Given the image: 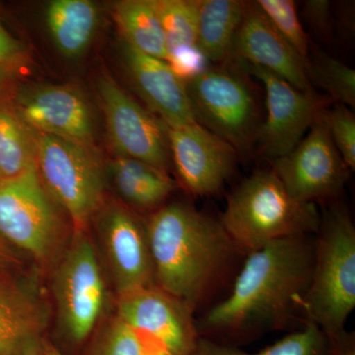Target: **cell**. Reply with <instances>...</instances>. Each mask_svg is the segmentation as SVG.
I'll return each mask as SVG.
<instances>
[{"label":"cell","mask_w":355,"mask_h":355,"mask_svg":"<svg viewBox=\"0 0 355 355\" xmlns=\"http://www.w3.org/2000/svg\"><path fill=\"white\" fill-rule=\"evenodd\" d=\"M323 114L291 153L272 160L273 171L292 197L300 202L315 203L335 197L343 190L350 171L336 150Z\"/></svg>","instance_id":"cell-11"},{"label":"cell","mask_w":355,"mask_h":355,"mask_svg":"<svg viewBox=\"0 0 355 355\" xmlns=\"http://www.w3.org/2000/svg\"><path fill=\"white\" fill-rule=\"evenodd\" d=\"M51 39L65 58L83 55L97 29L98 10L89 0H55L46 8Z\"/></svg>","instance_id":"cell-21"},{"label":"cell","mask_w":355,"mask_h":355,"mask_svg":"<svg viewBox=\"0 0 355 355\" xmlns=\"http://www.w3.org/2000/svg\"><path fill=\"white\" fill-rule=\"evenodd\" d=\"M42 338H33L21 345L18 355H44Z\"/></svg>","instance_id":"cell-36"},{"label":"cell","mask_w":355,"mask_h":355,"mask_svg":"<svg viewBox=\"0 0 355 355\" xmlns=\"http://www.w3.org/2000/svg\"><path fill=\"white\" fill-rule=\"evenodd\" d=\"M123 58L133 87L168 128L196 123L186 83L167 62L144 55L127 43L123 46Z\"/></svg>","instance_id":"cell-17"},{"label":"cell","mask_w":355,"mask_h":355,"mask_svg":"<svg viewBox=\"0 0 355 355\" xmlns=\"http://www.w3.org/2000/svg\"><path fill=\"white\" fill-rule=\"evenodd\" d=\"M168 51L197 46L198 0H156Z\"/></svg>","instance_id":"cell-26"},{"label":"cell","mask_w":355,"mask_h":355,"mask_svg":"<svg viewBox=\"0 0 355 355\" xmlns=\"http://www.w3.org/2000/svg\"><path fill=\"white\" fill-rule=\"evenodd\" d=\"M102 266L88 230H73L67 249L51 270L58 329L72 349H83L99 326L107 301Z\"/></svg>","instance_id":"cell-6"},{"label":"cell","mask_w":355,"mask_h":355,"mask_svg":"<svg viewBox=\"0 0 355 355\" xmlns=\"http://www.w3.org/2000/svg\"><path fill=\"white\" fill-rule=\"evenodd\" d=\"M15 272L0 275V355H18L26 340L41 338L48 326V306L36 279Z\"/></svg>","instance_id":"cell-18"},{"label":"cell","mask_w":355,"mask_h":355,"mask_svg":"<svg viewBox=\"0 0 355 355\" xmlns=\"http://www.w3.org/2000/svg\"><path fill=\"white\" fill-rule=\"evenodd\" d=\"M109 171L121 202L137 214L156 211L176 188L167 172L137 159L116 156Z\"/></svg>","instance_id":"cell-19"},{"label":"cell","mask_w":355,"mask_h":355,"mask_svg":"<svg viewBox=\"0 0 355 355\" xmlns=\"http://www.w3.org/2000/svg\"><path fill=\"white\" fill-rule=\"evenodd\" d=\"M37 168V133L10 102L0 104V180L8 181Z\"/></svg>","instance_id":"cell-23"},{"label":"cell","mask_w":355,"mask_h":355,"mask_svg":"<svg viewBox=\"0 0 355 355\" xmlns=\"http://www.w3.org/2000/svg\"><path fill=\"white\" fill-rule=\"evenodd\" d=\"M23 265L22 254L0 236V275L18 272Z\"/></svg>","instance_id":"cell-33"},{"label":"cell","mask_w":355,"mask_h":355,"mask_svg":"<svg viewBox=\"0 0 355 355\" xmlns=\"http://www.w3.org/2000/svg\"><path fill=\"white\" fill-rule=\"evenodd\" d=\"M314 252L304 236L284 238L251 252L225 300L207 313V333L240 338L251 327L270 324L302 307Z\"/></svg>","instance_id":"cell-1"},{"label":"cell","mask_w":355,"mask_h":355,"mask_svg":"<svg viewBox=\"0 0 355 355\" xmlns=\"http://www.w3.org/2000/svg\"><path fill=\"white\" fill-rule=\"evenodd\" d=\"M184 83L196 121L227 141L238 154L247 153L260 127L253 90L241 70L207 67Z\"/></svg>","instance_id":"cell-8"},{"label":"cell","mask_w":355,"mask_h":355,"mask_svg":"<svg viewBox=\"0 0 355 355\" xmlns=\"http://www.w3.org/2000/svg\"><path fill=\"white\" fill-rule=\"evenodd\" d=\"M237 64L258 78L265 87L268 112L256 139L261 153L272 160L286 155L324 113L331 100L315 92L298 90L261 67Z\"/></svg>","instance_id":"cell-10"},{"label":"cell","mask_w":355,"mask_h":355,"mask_svg":"<svg viewBox=\"0 0 355 355\" xmlns=\"http://www.w3.org/2000/svg\"><path fill=\"white\" fill-rule=\"evenodd\" d=\"M257 6L272 27L303 60L309 55V38L292 0H258Z\"/></svg>","instance_id":"cell-28"},{"label":"cell","mask_w":355,"mask_h":355,"mask_svg":"<svg viewBox=\"0 0 355 355\" xmlns=\"http://www.w3.org/2000/svg\"><path fill=\"white\" fill-rule=\"evenodd\" d=\"M81 355H141L139 331L114 315L99 324Z\"/></svg>","instance_id":"cell-27"},{"label":"cell","mask_w":355,"mask_h":355,"mask_svg":"<svg viewBox=\"0 0 355 355\" xmlns=\"http://www.w3.org/2000/svg\"><path fill=\"white\" fill-rule=\"evenodd\" d=\"M16 74L8 70L0 69V104L9 102L12 94Z\"/></svg>","instance_id":"cell-35"},{"label":"cell","mask_w":355,"mask_h":355,"mask_svg":"<svg viewBox=\"0 0 355 355\" xmlns=\"http://www.w3.org/2000/svg\"><path fill=\"white\" fill-rule=\"evenodd\" d=\"M141 340V355H176L166 349L160 340L154 336L139 331Z\"/></svg>","instance_id":"cell-34"},{"label":"cell","mask_w":355,"mask_h":355,"mask_svg":"<svg viewBox=\"0 0 355 355\" xmlns=\"http://www.w3.org/2000/svg\"><path fill=\"white\" fill-rule=\"evenodd\" d=\"M221 225L235 247L249 253L284 239L315 232L316 205L292 197L272 169L248 178L228 198Z\"/></svg>","instance_id":"cell-3"},{"label":"cell","mask_w":355,"mask_h":355,"mask_svg":"<svg viewBox=\"0 0 355 355\" xmlns=\"http://www.w3.org/2000/svg\"><path fill=\"white\" fill-rule=\"evenodd\" d=\"M355 307V229L343 209L324 219L302 308L330 345L343 338Z\"/></svg>","instance_id":"cell-4"},{"label":"cell","mask_w":355,"mask_h":355,"mask_svg":"<svg viewBox=\"0 0 355 355\" xmlns=\"http://www.w3.org/2000/svg\"><path fill=\"white\" fill-rule=\"evenodd\" d=\"M0 182H1V180H0Z\"/></svg>","instance_id":"cell-39"},{"label":"cell","mask_w":355,"mask_h":355,"mask_svg":"<svg viewBox=\"0 0 355 355\" xmlns=\"http://www.w3.org/2000/svg\"><path fill=\"white\" fill-rule=\"evenodd\" d=\"M170 155L184 190L198 197L218 193L234 171L238 153L200 123L167 127Z\"/></svg>","instance_id":"cell-13"},{"label":"cell","mask_w":355,"mask_h":355,"mask_svg":"<svg viewBox=\"0 0 355 355\" xmlns=\"http://www.w3.org/2000/svg\"><path fill=\"white\" fill-rule=\"evenodd\" d=\"M34 132L93 146V121L85 97L71 85L26 89L14 104Z\"/></svg>","instance_id":"cell-15"},{"label":"cell","mask_w":355,"mask_h":355,"mask_svg":"<svg viewBox=\"0 0 355 355\" xmlns=\"http://www.w3.org/2000/svg\"><path fill=\"white\" fill-rule=\"evenodd\" d=\"M114 15L125 43L144 55L167 62L169 51L156 0H123L114 6Z\"/></svg>","instance_id":"cell-22"},{"label":"cell","mask_w":355,"mask_h":355,"mask_svg":"<svg viewBox=\"0 0 355 355\" xmlns=\"http://www.w3.org/2000/svg\"><path fill=\"white\" fill-rule=\"evenodd\" d=\"M331 345V355H355L354 347L347 345L343 340Z\"/></svg>","instance_id":"cell-37"},{"label":"cell","mask_w":355,"mask_h":355,"mask_svg":"<svg viewBox=\"0 0 355 355\" xmlns=\"http://www.w3.org/2000/svg\"><path fill=\"white\" fill-rule=\"evenodd\" d=\"M29 57L23 44L13 38L0 21V69L18 74L26 69Z\"/></svg>","instance_id":"cell-31"},{"label":"cell","mask_w":355,"mask_h":355,"mask_svg":"<svg viewBox=\"0 0 355 355\" xmlns=\"http://www.w3.org/2000/svg\"><path fill=\"white\" fill-rule=\"evenodd\" d=\"M305 70L310 83L323 88L336 104L355 106V71L349 65L324 53L306 58Z\"/></svg>","instance_id":"cell-25"},{"label":"cell","mask_w":355,"mask_h":355,"mask_svg":"<svg viewBox=\"0 0 355 355\" xmlns=\"http://www.w3.org/2000/svg\"><path fill=\"white\" fill-rule=\"evenodd\" d=\"M58 209L37 168L0 182V236L42 270H53L73 233Z\"/></svg>","instance_id":"cell-5"},{"label":"cell","mask_w":355,"mask_h":355,"mask_svg":"<svg viewBox=\"0 0 355 355\" xmlns=\"http://www.w3.org/2000/svg\"><path fill=\"white\" fill-rule=\"evenodd\" d=\"M331 4L327 0H308L303 3V15L311 29L319 36L328 37L331 29Z\"/></svg>","instance_id":"cell-32"},{"label":"cell","mask_w":355,"mask_h":355,"mask_svg":"<svg viewBox=\"0 0 355 355\" xmlns=\"http://www.w3.org/2000/svg\"><path fill=\"white\" fill-rule=\"evenodd\" d=\"M166 62L184 83L195 78L209 67V62L197 46L173 49L169 51V57Z\"/></svg>","instance_id":"cell-30"},{"label":"cell","mask_w":355,"mask_h":355,"mask_svg":"<svg viewBox=\"0 0 355 355\" xmlns=\"http://www.w3.org/2000/svg\"><path fill=\"white\" fill-rule=\"evenodd\" d=\"M99 94L110 144L116 156L137 159L167 172V125L142 108L114 79L103 76Z\"/></svg>","instance_id":"cell-12"},{"label":"cell","mask_w":355,"mask_h":355,"mask_svg":"<svg viewBox=\"0 0 355 355\" xmlns=\"http://www.w3.org/2000/svg\"><path fill=\"white\" fill-rule=\"evenodd\" d=\"M229 60L268 70L303 92H314L305 60L272 27L256 1L248 2Z\"/></svg>","instance_id":"cell-16"},{"label":"cell","mask_w":355,"mask_h":355,"mask_svg":"<svg viewBox=\"0 0 355 355\" xmlns=\"http://www.w3.org/2000/svg\"><path fill=\"white\" fill-rule=\"evenodd\" d=\"M92 222L116 296L155 286L146 221L123 202H105Z\"/></svg>","instance_id":"cell-9"},{"label":"cell","mask_w":355,"mask_h":355,"mask_svg":"<svg viewBox=\"0 0 355 355\" xmlns=\"http://www.w3.org/2000/svg\"><path fill=\"white\" fill-rule=\"evenodd\" d=\"M247 6L241 0H198L197 46L207 62H228Z\"/></svg>","instance_id":"cell-20"},{"label":"cell","mask_w":355,"mask_h":355,"mask_svg":"<svg viewBox=\"0 0 355 355\" xmlns=\"http://www.w3.org/2000/svg\"><path fill=\"white\" fill-rule=\"evenodd\" d=\"M193 355H331V345L321 329L309 322L279 342L257 354H248L232 345L200 336Z\"/></svg>","instance_id":"cell-24"},{"label":"cell","mask_w":355,"mask_h":355,"mask_svg":"<svg viewBox=\"0 0 355 355\" xmlns=\"http://www.w3.org/2000/svg\"><path fill=\"white\" fill-rule=\"evenodd\" d=\"M193 308L151 286L116 299V315L133 330L154 336L176 355H193L200 335Z\"/></svg>","instance_id":"cell-14"},{"label":"cell","mask_w":355,"mask_h":355,"mask_svg":"<svg viewBox=\"0 0 355 355\" xmlns=\"http://www.w3.org/2000/svg\"><path fill=\"white\" fill-rule=\"evenodd\" d=\"M324 123L330 132L336 150L342 156L350 171L355 169V116L347 106L336 104L330 111H324Z\"/></svg>","instance_id":"cell-29"},{"label":"cell","mask_w":355,"mask_h":355,"mask_svg":"<svg viewBox=\"0 0 355 355\" xmlns=\"http://www.w3.org/2000/svg\"><path fill=\"white\" fill-rule=\"evenodd\" d=\"M146 225L154 284L193 308L235 245L221 223L186 203L163 205Z\"/></svg>","instance_id":"cell-2"},{"label":"cell","mask_w":355,"mask_h":355,"mask_svg":"<svg viewBox=\"0 0 355 355\" xmlns=\"http://www.w3.org/2000/svg\"><path fill=\"white\" fill-rule=\"evenodd\" d=\"M44 355H64L51 340L42 338Z\"/></svg>","instance_id":"cell-38"},{"label":"cell","mask_w":355,"mask_h":355,"mask_svg":"<svg viewBox=\"0 0 355 355\" xmlns=\"http://www.w3.org/2000/svg\"><path fill=\"white\" fill-rule=\"evenodd\" d=\"M37 133V172L74 231L88 230L105 202V174L94 147Z\"/></svg>","instance_id":"cell-7"}]
</instances>
